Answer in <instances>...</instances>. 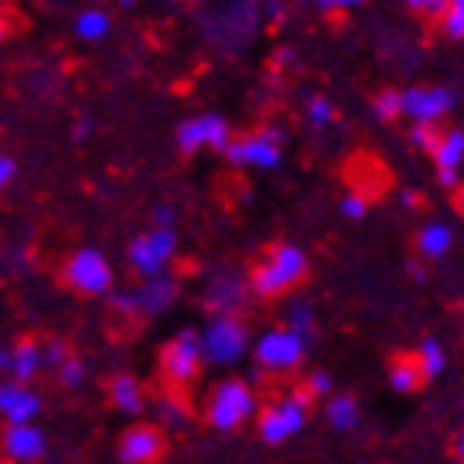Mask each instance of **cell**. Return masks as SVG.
Segmentation results:
<instances>
[{
	"instance_id": "obj_23",
	"label": "cell",
	"mask_w": 464,
	"mask_h": 464,
	"mask_svg": "<svg viewBox=\"0 0 464 464\" xmlns=\"http://www.w3.org/2000/svg\"><path fill=\"white\" fill-rule=\"evenodd\" d=\"M415 358H418V365H421V372H425V382H431V378H438L441 372H445V365H448V352H445V345L438 339H425L421 345H418V352H415Z\"/></svg>"
},
{
	"instance_id": "obj_8",
	"label": "cell",
	"mask_w": 464,
	"mask_h": 464,
	"mask_svg": "<svg viewBox=\"0 0 464 464\" xmlns=\"http://www.w3.org/2000/svg\"><path fill=\"white\" fill-rule=\"evenodd\" d=\"M309 421V408L299 405L295 398L285 392L282 398L269 401V405L259 408V415H256V425H259V438L266 445H282V441H289L292 435H299L302 428Z\"/></svg>"
},
{
	"instance_id": "obj_18",
	"label": "cell",
	"mask_w": 464,
	"mask_h": 464,
	"mask_svg": "<svg viewBox=\"0 0 464 464\" xmlns=\"http://www.w3.org/2000/svg\"><path fill=\"white\" fill-rule=\"evenodd\" d=\"M40 372H44V365H40V339L27 335V339H20L17 345L10 348V378L27 385Z\"/></svg>"
},
{
	"instance_id": "obj_2",
	"label": "cell",
	"mask_w": 464,
	"mask_h": 464,
	"mask_svg": "<svg viewBox=\"0 0 464 464\" xmlns=\"http://www.w3.org/2000/svg\"><path fill=\"white\" fill-rule=\"evenodd\" d=\"M203 372V345L193 329L176 332L173 339L160 348V375L166 382V392L183 395Z\"/></svg>"
},
{
	"instance_id": "obj_12",
	"label": "cell",
	"mask_w": 464,
	"mask_h": 464,
	"mask_svg": "<svg viewBox=\"0 0 464 464\" xmlns=\"http://www.w3.org/2000/svg\"><path fill=\"white\" fill-rule=\"evenodd\" d=\"M455 107V90L431 83V87H408L401 93V113L415 123H441Z\"/></svg>"
},
{
	"instance_id": "obj_27",
	"label": "cell",
	"mask_w": 464,
	"mask_h": 464,
	"mask_svg": "<svg viewBox=\"0 0 464 464\" xmlns=\"http://www.w3.org/2000/svg\"><path fill=\"white\" fill-rule=\"evenodd\" d=\"M77 34L83 40H103L110 34V14L107 10H83L77 17Z\"/></svg>"
},
{
	"instance_id": "obj_14",
	"label": "cell",
	"mask_w": 464,
	"mask_h": 464,
	"mask_svg": "<svg viewBox=\"0 0 464 464\" xmlns=\"http://www.w3.org/2000/svg\"><path fill=\"white\" fill-rule=\"evenodd\" d=\"M44 398L24 382H0V415L7 418V425H34V418L40 415Z\"/></svg>"
},
{
	"instance_id": "obj_3",
	"label": "cell",
	"mask_w": 464,
	"mask_h": 464,
	"mask_svg": "<svg viewBox=\"0 0 464 464\" xmlns=\"http://www.w3.org/2000/svg\"><path fill=\"white\" fill-rule=\"evenodd\" d=\"M256 415V392L246 378H226L206 398V421L216 431H239Z\"/></svg>"
},
{
	"instance_id": "obj_45",
	"label": "cell",
	"mask_w": 464,
	"mask_h": 464,
	"mask_svg": "<svg viewBox=\"0 0 464 464\" xmlns=\"http://www.w3.org/2000/svg\"><path fill=\"white\" fill-rule=\"evenodd\" d=\"M186 4H203V0H186Z\"/></svg>"
},
{
	"instance_id": "obj_22",
	"label": "cell",
	"mask_w": 464,
	"mask_h": 464,
	"mask_svg": "<svg viewBox=\"0 0 464 464\" xmlns=\"http://www.w3.org/2000/svg\"><path fill=\"white\" fill-rule=\"evenodd\" d=\"M464 156V133L461 130H445L441 140H438L431 160L438 163V169H458Z\"/></svg>"
},
{
	"instance_id": "obj_36",
	"label": "cell",
	"mask_w": 464,
	"mask_h": 464,
	"mask_svg": "<svg viewBox=\"0 0 464 464\" xmlns=\"http://www.w3.org/2000/svg\"><path fill=\"white\" fill-rule=\"evenodd\" d=\"M14 176H17V163H14V156L0 153V193L14 183Z\"/></svg>"
},
{
	"instance_id": "obj_34",
	"label": "cell",
	"mask_w": 464,
	"mask_h": 464,
	"mask_svg": "<svg viewBox=\"0 0 464 464\" xmlns=\"http://www.w3.org/2000/svg\"><path fill=\"white\" fill-rule=\"evenodd\" d=\"M405 4L411 14H418V17L425 20H438L448 7V0H405Z\"/></svg>"
},
{
	"instance_id": "obj_6",
	"label": "cell",
	"mask_w": 464,
	"mask_h": 464,
	"mask_svg": "<svg viewBox=\"0 0 464 464\" xmlns=\"http://www.w3.org/2000/svg\"><path fill=\"white\" fill-rule=\"evenodd\" d=\"M199 345H203V362L232 365L239 355H246L249 329H246V322L239 315H213L206 332L199 335Z\"/></svg>"
},
{
	"instance_id": "obj_19",
	"label": "cell",
	"mask_w": 464,
	"mask_h": 464,
	"mask_svg": "<svg viewBox=\"0 0 464 464\" xmlns=\"http://www.w3.org/2000/svg\"><path fill=\"white\" fill-rule=\"evenodd\" d=\"M451 246H455V232H451V226H445V223H428V226H421L415 236L418 256L428 262L445 259L448 252H451Z\"/></svg>"
},
{
	"instance_id": "obj_29",
	"label": "cell",
	"mask_w": 464,
	"mask_h": 464,
	"mask_svg": "<svg viewBox=\"0 0 464 464\" xmlns=\"http://www.w3.org/2000/svg\"><path fill=\"white\" fill-rule=\"evenodd\" d=\"M289 332H295L302 342H312V335H315V312H312V305H305V302H299L295 309H292L289 315Z\"/></svg>"
},
{
	"instance_id": "obj_5",
	"label": "cell",
	"mask_w": 464,
	"mask_h": 464,
	"mask_svg": "<svg viewBox=\"0 0 464 464\" xmlns=\"http://www.w3.org/2000/svg\"><path fill=\"white\" fill-rule=\"evenodd\" d=\"M305 352H309V342H302L295 332L272 329L256 342V365H259L262 375L285 378L292 372H299Z\"/></svg>"
},
{
	"instance_id": "obj_37",
	"label": "cell",
	"mask_w": 464,
	"mask_h": 464,
	"mask_svg": "<svg viewBox=\"0 0 464 464\" xmlns=\"http://www.w3.org/2000/svg\"><path fill=\"white\" fill-rule=\"evenodd\" d=\"M438 186H441V189H448V193H455L458 186H461V176H458V169H438Z\"/></svg>"
},
{
	"instance_id": "obj_15",
	"label": "cell",
	"mask_w": 464,
	"mask_h": 464,
	"mask_svg": "<svg viewBox=\"0 0 464 464\" xmlns=\"http://www.w3.org/2000/svg\"><path fill=\"white\" fill-rule=\"evenodd\" d=\"M176 292H179V282L173 276H156V279H146L140 285V292H133V305L136 315H160L176 302Z\"/></svg>"
},
{
	"instance_id": "obj_44",
	"label": "cell",
	"mask_w": 464,
	"mask_h": 464,
	"mask_svg": "<svg viewBox=\"0 0 464 464\" xmlns=\"http://www.w3.org/2000/svg\"><path fill=\"white\" fill-rule=\"evenodd\" d=\"M120 4H123V7H133V4H136V0H120Z\"/></svg>"
},
{
	"instance_id": "obj_20",
	"label": "cell",
	"mask_w": 464,
	"mask_h": 464,
	"mask_svg": "<svg viewBox=\"0 0 464 464\" xmlns=\"http://www.w3.org/2000/svg\"><path fill=\"white\" fill-rule=\"evenodd\" d=\"M242 302V282L232 276H219L213 282V289L206 292V305L213 309V315H236Z\"/></svg>"
},
{
	"instance_id": "obj_41",
	"label": "cell",
	"mask_w": 464,
	"mask_h": 464,
	"mask_svg": "<svg viewBox=\"0 0 464 464\" xmlns=\"http://www.w3.org/2000/svg\"><path fill=\"white\" fill-rule=\"evenodd\" d=\"M0 375H10V348H0Z\"/></svg>"
},
{
	"instance_id": "obj_7",
	"label": "cell",
	"mask_w": 464,
	"mask_h": 464,
	"mask_svg": "<svg viewBox=\"0 0 464 464\" xmlns=\"http://www.w3.org/2000/svg\"><path fill=\"white\" fill-rule=\"evenodd\" d=\"M223 156L232 166L272 169V166H279V160H282V133L276 126H259L256 133L229 136V143L223 146Z\"/></svg>"
},
{
	"instance_id": "obj_16",
	"label": "cell",
	"mask_w": 464,
	"mask_h": 464,
	"mask_svg": "<svg viewBox=\"0 0 464 464\" xmlns=\"http://www.w3.org/2000/svg\"><path fill=\"white\" fill-rule=\"evenodd\" d=\"M107 398L110 405L123 415H143L150 405V392L143 388V382L133 375H110L107 378Z\"/></svg>"
},
{
	"instance_id": "obj_10",
	"label": "cell",
	"mask_w": 464,
	"mask_h": 464,
	"mask_svg": "<svg viewBox=\"0 0 464 464\" xmlns=\"http://www.w3.org/2000/svg\"><path fill=\"white\" fill-rule=\"evenodd\" d=\"M169 451V438L160 425H130L116 441L120 464H160Z\"/></svg>"
},
{
	"instance_id": "obj_11",
	"label": "cell",
	"mask_w": 464,
	"mask_h": 464,
	"mask_svg": "<svg viewBox=\"0 0 464 464\" xmlns=\"http://www.w3.org/2000/svg\"><path fill=\"white\" fill-rule=\"evenodd\" d=\"M229 123L219 113H199L193 120H183L176 130V146L183 156H196L199 150H219L229 143Z\"/></svg>"
},
{
	"instance_id": "obj_25",
	"label": "cell",
	"mask_w": 464,
	"mask_h": 464,
	"mask_svg": "<svg viewBox=\"0 0 464 464\" xmlns=\"http://www.w3.org/2000/svg\"><path fill=\"white\" fill-rule=\"evenodd\" d=\"M372 113H375L382 123H395L398 116H401V90H395V87L378 90L375 97H372Z\"/></svg>"
},
{
	"instance_id": "obj_32",
	"label": "cell",
	"mask_w": 464,
	"mask_h": 464,
	"mask_svg": "<svg viewBox=\"0 0 464 464\" xmlns=\"http://www.w3.org/2000/svg\"><path fill=\"white\" fill-rule=\"evenodd\" d=\"M305 120H309L312 126H329L332 120H335V103H332L329 97L315 93V97L305 103Z\"/></svg>"
},
{
	"instance_id": "obj_9",
	"label": "cell",
	"mask_w": 464,
	"mask_h": 464,
	"mask_svg": "<svg viewBox=\"0 0 464 464\" xmlns=\"http://www.w3.org/2000/svg\"><path fill=\"white\" fill-rule=\"evenodd\" d=\"M176 252V229H166V226H156V229L143 232V236H136L130 242V266H133L136 276H143V279H156V276H163L169 259H173Z\"/></svg>"
},
{
	"instance_id": "obj_24",
	"label": "cell",
	"mask_w": 464,
	"mask_h": 464,
	"mask_svg": "<svg viewBox=\"0 0 464 464\" xmlns=\"http://www.w3.org/2000/svg\"><path fill=\"white\" fill-rule=\"evenodd\" d=\"M156 411H160V421H163V431H169V428H179L186 421V401L183 395H176V392H166V395H160V401H156Z\"/></svg>"
},
{
	"instance_id": "obj_43",
	"label": "cell",
	"mask_w": 464,
	"mask_h": 464,
	"mask_svg": "<svg viewBox=\"0 0 464 464\" xmlns=\"http://www.w3.org/2000/svg\"><path fill=\"white\" fill-rule=\"evenodd\" d=\"M10 37V27H7V14H4V10H0V44H4V40Z\"/></svg>"
},
{
	"instance_id": "obj_42",
	"label": "cell",
	"mask_w": 464,
	"mask_h": 464,
	"mask_svg": "<svg viewBox=\"0 0 464 464\" xmlns=\"http://www.w3.org/2000/svg\"><path fill=\"white\" fill-rule=\"evenodd\" d=\"M408 269H411V276H415L418 282H421V279H425V276H428L425 266H421V262H408Z\"/></svg>"
},
{
	"instance_id": "obj_21",
	"label": "cell",
	"mask_w": 464,
	"mask_h": 464,
	"mask_svg": "<svg viewBox=\"0 0 464 464\" xmlns=\"http://www.w3.org/2000/svg\"><path fill=\"white\" fill-rule=\"evenodd\" d=\"M325 418L335 431H352L358 425V401L352 395H332L325 401Z\"/></svg>"
},
{
	"instance_id": "obj_26",
	"label": "cell",
	"mask_w": 464,
	"mask_h": 464,
	"mask_svg": "<svg viewBox=\"0 0 464 464\" xmlns=\"http://www.w3.org/2000/svg\"><path fill=\"white\" fill-rule=\"evenodd\" d=\"M438 30H441V37L458 44L464 37V0H448L445 14L438 17Z\"/></svg>"
},
{
	"instance_id": "obj_17",
	"label": "cell",
	"mask_w": 464,
	"mask_h": 464,
	"mask_svg": "<svg viewBox=\"0 0 464 464\" xmlns=\"http://www.w3.org/2000/svg\"><path fill=\"white\" fill-rule=\"evenodd\" d=\"M388 382H392V388L401 392V395H411V392L428 385L415 352H395V355H392V362H388Z\"/></svg>"
},
{
	"instance_id": "obj_1",
	"label": "cell",
	"mask_w": 464,
	"mask_h": 464,
	"mask_svg": "<svg viewBox=\"0 0 464 464\" xmlns=\"http://www.w3.org/2000/svg\"><path fill=\"white\" fill-rule=\"evenodd\" d=\"M305 279H309V256L292 242H276L269 246L266 259L252 266L249 289L259 299H282L292 289H299Z\"/></svg>"
},
{
	"instance_id": "obj_35",
	"label": "cell",
	"mask_w": 464,
	"mask_h": 464,
	"mask_svg": "<svg viewBox=\"0 0 464 464\" xmlns=\"http://www.w3.org/2000/svg\"><path fill=\"white\" fill-rule=\"evenodd\" d=\"M342 213L348 216V219H365L368 216V199L358 193H348L345 199H342Z\"/></svg>"
},
{
	"instance_id": "obj_28",
	"label": "cell",
	"mask_w": 464,
	"mask_h": 464,
	"mask_svg": "<svg viewBox=\"0 0 464 464\" xmlns=\"http://www.w3.org/2000/svg\"><path fill=\"white\" fill-rule=\"evenodd\" d=\"M441 133H445V126L441 123H415L411 130H408V140H411V146L415 150H421V153H435L438 140H441Z\"/></svg>"
},
{
	"instance_id": "obj_33",
	"label": "cell",
	"mask_w": 464,
	"mask_h": 464,
	"mask_svg": "<svg viewBox=\"0 0 464 464\" xmlns=\"http://www.w3.org/2000/svg\"><path fill=\"white\" fill-rule=\"evenodd\" d=\"M305 392L312 395V401H322V398L332 392V375H325V372H312V375H305L299 382Z\"/></svg>"
},
{
	"instance_id": "obj_38",
	"label": "cell",
	"mask_w": 464,
	"mask_h": 464,
	"mask_svg": "<svg viewBox=\"0 0 464 464\" xmlns=\"http://www.w3.org/2000/svg\"><path fill=\"white\" fill-rule=\"evenodd\" d=\"M358 4H365V0H319L322 10H345V7H358Z\"/></svg>"
},
{
	"instance_id": "obj_4",
	"label": "cell",
	"mask_w": 464,
	"mask_h": 464,
	"mask_svg": "<svg viewBox=\"0 0 464 464\" xmlns=\"http://www.w3.org/2000/svg\"><path fill=\"white\" fill-rule=\"evenodd\" d=\"M60 282L83 299H97V295H107L113 289V266L100 249H77L63 262Z\"/></svg>"
},
{
	"instance_id": "obj_30",
	"label": "cell",
	"mask_w": 464,
	"mask_h": 464,
	"mask_svg": "<svg viewBox=\"0 0 464 464\" xmlns=\"http://www.w3.org/2000/svg\"><path fill=\"white\" fill-rule=\"evenodd\" d=\"M83 375H87V365H83L77 355H67L57 368H53V378H57L63 388H77L80 382H83Z\"/></svg>"
},
{
	"instance_id": "obj_40",
	"label": "cell",
	"mask_w": 464,
	"mask_h": 464,
	"mask_svg": "<svg viewBox=\"0 0 464 464\" xmlns=\"http://www.w3.org/2000/svg\"><path fill=\"white\" fill-rule=\"evenodd\" d=\"M401 203L411 206V209H418V206H421V196H418L415 189H405V193H401Z\"/></svg>"
},
{
	"instance_id": "obj_31",
	"label": "cell",
	"mask_w": 464,
	"mask_h": 464,
	"mask_svg": "<svg viewBox=\"0 0 464 464\" xmlns=\"http://www.w3.org/2000/svg\"><path fill=\"white\" fill-rule=\"evenodd\" d=\"M67 355H73L67 342L50 339V335L47 339H40V365H44V372H53V368H57Z\"/></svg>"
},
{
	"instance_id": "obj_39",
	"label": "cell",
	"mask_w": 464,
	"mask_h": 464,
	"mask_svg": "<svg viewBox=\"0 0 464 464\" xmlns=\"http://www.w3.org/2000/svg\"><path fill=\"white\" fill-rule=\"evenodd\" d=\"M173 206H160V209H156V223L160 226H166V229H173Z\"/></svg>"
},
{
	"instance_id": "obj_13",
	"label": "cell",
	"mask_w": 464,
	"mask_h": 464,
	"mask_svg": "<svg viewBox=\"0 0 464 464\" xmlns=\"http://www.w3.org/2000/svg\"><path fill=\"white\" fill-rule=\"evenodd\" d=\"M0 451L14 464H37L47 455V435L37 425H7L0 431Z\"/></svg>"
}]
</instances>
